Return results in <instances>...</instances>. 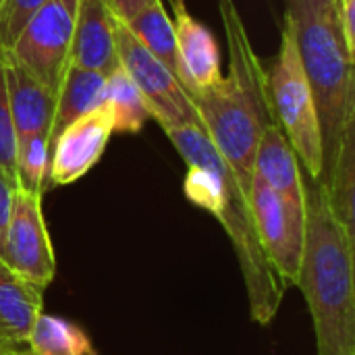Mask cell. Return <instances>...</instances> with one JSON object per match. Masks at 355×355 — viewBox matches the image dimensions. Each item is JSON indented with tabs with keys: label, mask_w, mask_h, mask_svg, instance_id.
<instances>
[{
	"label": "cell",
	"mask_w": 355,
	"mask_h": 355,
	"mask_svg": "<svg viewBox=\"0 0 355 355\" xmlns=\"http://www.w3.org/2000/svg\"><path fill=\"white\" fill-rule=\"evenodd\" d=\"M127 29L141 42V46L154 54L185 87L183 81V69L177 52V42H175V29L171 15L166 12L162 0L152 2L148 8H144L139 15H135L131 21L125 23Z\"/></svg>",
	"instance_id": "e0dca14e"
},
{
	"label": "cell",
	"mask_w": 355,
	"mask_h": 355,
	"mask_svg": "<svg viewBox=\"0 0 355 355\" xmlns=\"http://www.w3.org/2000/svg\"><path fill=\"white\" fill-rule=\"evenodd\" d=\"M48 0H2L0 4V48L8 50L27 19Z\"/></svg>",
	"instance_id": "603a6c76"
},
{
	"label": "cell",
	"mask_w": 355,
	"mask_h": 355,
	"mask_svg": "<svg viewBox=\"0 0 355 355\" xmlns=\"http://www.w3.org/2000/svg\"><path fill=\"white\" fill-rule=\"evenodd\" d=\"M114 42L119 64L131 77L135 87L152 110V119L162 125H200L191 94L181 81L127 29L114 19ZM202 127V125H200Z\"/></svg>",
	"instance_id": "52a82bcc"
},
{
	"label": "cell",
	"mask_w": 355,
	"mask_h": 355,
	"mask_svg": "<svg viewBox=\"0 0 355 355\" xmlns=\"http://www.w3.org/2000/svg\"><path fill=\"white\" fill-rule=\"evenodd\" d=\"M42 304L44 289L21 279L0 260V349H25Z\"/></svg>",
	"instance_id": "9a60e30c"
},
{
	"label": "cell",
	"mask_w": 355,
	"mask_h": 355,
	"mask_svg": "<svg viewBox=\"0 0 355 355\" xmlns=\"http://www.w3.org/2000/svg\"><path fill=\"white\" fill-rule=\"evenodd\" d=\"M0 4H2V0H0Z\"/></svg>",
	"instance_id": "83f0119b"
},
{
	"label": "cell",
	"mask_w": 355,
	"mask_h": 355,
	"mask_svg": "<svg viewBox=\"0 0 355 355\" xmlns=\"http://www.w3.org/2000/svg\"><path fill=\"white\" fill-rule=\"evenodd\" d=\"M15 187L17 185L0 171V254H2V245H4V235H6V227H8L10 210H12Z\"/></svg>",
	"instance_id": "cb8c5ba5"
},
{
	"label": "cell",
	"mask_w": 355,
	"mask_h": 355,
	"mask_svg": "<svg viewBox=\"0 0 355 355\" xmlns=\"http://www.w3.org/2000/svg\"><path fill=\"white\" fill-rule=\"evenodd\" d=\"M104 104L112 112L114 133L135 135L152 119V110L148 102L144 100L141 92L135 87V83L131 81V77L125 73L121 64L106 75Z\"/></svg>",
	"instance_id": "d6986e66"
},
{
	"label": "cell",
	"mask_w": 355,
	"mask_h": 355,
	"mask_svg": "<svg viewBox=\"0 0 355 355\" xmlns=\"http://www.w3.org/2000/svg\"><path fill=\"white\" fill-rule=\"evenodd\" d=\"M152 2H156V0H106L112 17L121 23L131 21L135 15H139L144 8H148Z\"/></svg>",
	"instance_id": "d4e9b609"
},
{
	"label": "cell",
	"mask_w": 355,
	"mask_h": 355,
	"mask_svg": "<svg viewBox=\"0 0 355 355\" xmlns=\"http://www.w3.org/2000/svg\"><path fill=\"white\" fill-rule=\"evenodd\" d=\"M77 6L79 0H48L4 50L54 94L71 64Z\"/></svg>",
	"instance_id": "8992f818"
},
{
	"label": "cell",
	"mask_w": 355,
	"mask_h": 355,
	"mask_svg": "<svg viewBox=\"0 0 355 355\" xmlns=\"http://www.w3.org/2000/svg\"><path fill=\"white\" fill-rule=\"evenodd\" d=\"M0 171L19 187L17 177V135L10 119L6 75H4V50L0 48Z\"/></svg>",
	"instance_id": "7402d4cb"
},
{
	"label": "cell",
	"mask_w": 355,
	"mask_h": 355,
	"mask_svg": "<svg viewBox=\"0 0 355 355\" xmlns=\"http://www.w3.org/2000/svg\"><path fill=\"white\" fill-rule=\"evenodd\" d=\"M27 355H96L94 343L81 327L60 316L40 314L29 331Z\"/></svg>",
	"instance_id": "ac0fdd59"
},
{
	"label": "cell",
	"mask_w": 355,
	"mask_h": 355,
	"mask_svg": "<svg viewBox=\"0 0 355 355\" xmlns=\"http://www.w3.org/2000/svg\"><path fill=\"white\" fill-rule=\"evenodd\" d=\"M229 71L212 87L191 96L202 129L237 175L245 193L254 179V158L262 133L277 123L270 106L266 64L256 54L233 0H218Z\"/></svg>",
	"instance_id": "7a4b0ae2"
},
{
	"label": "cell",
	"mask_w": 355,
	"mask_h": 355,
	"mask_svg": "<svg viewBox=\"0 0 355 355\" xmlns=\"http://www.w3.org/2000/svg\"><path fill=\"white\" fill-rule=\"evenodd\" d=\"M4 75L10 119L15 127L17 141L31 135H48L52 131L56 94L46 87L37 77H33L25 67L4 52Z\"/></svg>",
	"instance_id": "4fadbf2b"
},
{
	"label": "cell",
	"mask_w": 355,
	"mask_h": 355,
	"mask_svg": "<svg viewBox=\"0 0 355 355\" xmlns=\"http://www.w3.org/2000/svg\"><path fill=\"white\" fill-rule=\"evenodd\" d=\"M48 164H50L48 135H31L17 141L19 187L44 196L48 187Z\"/></svg>",
	"instance_id": "44dd1931"
},
{
	"label": "cell",
	"mask_w": 355,
	"mask_h": 355,
	"mask_svg": "<svg viewBox=\"0 0 355 355\" xmlns=\"http://www.w3.org/2000/svg\"><path fill=\"white\" fill-rule=\"evenodd\" d=\"M71 62L102 75H108L119 67L114 17L106 0H79Z\"/></svg>",
	"instance_id": "5bb4252c"
},
{
	"label": "cell",
	"mask_w": 355,
	"mask_h": 355,
	"mask_svg": "<svg viewBox=\"0 0 355 355\" xmlns=\"http://www.w3.org/2000/svg\"><path fill=\"white\" fill-rule=\"evenodd\" d=\"M40 193L15 187L12 210L0 260L21 279L46 289L56 275V258Z\"/></svg>",
	"instance_id": "ba28073f"
},
{
	"label": "cell",
	"mask_w": 355,
	"mask_h": 355,
	"mask_svg": "<svg viewBox=\"0 0 355 355\" xmlns=\"http://www.w3.org/2000/svg\"><path fill=\"white\" fill-rule=\"evenodd\" d=\"M162 131L187 164L185 198L210 212L233 243L252 320L262 327L270 324L277 318L287 287L260 245L245 189L200 125H162Z\"/></svg>",
	"instance_id": "6da1fadb"
},
{
	"label": "cell",
	"mask_w": 355,
	"mask_h": 355,
	"mask_svg": "<svg viewBox=\"0 0 355 355\" xmlns=\"http://www.w3.org/2000/svg\"><path fill=\"white\" fill-rule=\"evenodd\" d=\"M266 83L277 125L291 144L300 166L312 181L322 175V139L314 92L304 73L293 29L283 21L281 44L275 60L266 67Z\"/></svg>",
	"instance_id": "5b68a950"
},
{
	"label": "cell",
	"mask_w": 355,
	"mask_h": 355,
	"mask_svg": "<svg viewBox=\"0 0 355 355\" xmlns=\"http://www.w3.org/2000/svg\"><path fill=\"white\" fill-rule=\"evenodd\" d=\"M104 85H106V75L92 71V69L77 67L73 62L69 64L62 77V83L58 85V92H56V108H54V121H52V131H50V144L75 119L104 104Z\"/></svg>",
	"instance_id": "2e32d148"
},
{
	"label": "cell",
	"mask_w": 355,
	"mask_h": 355,
	"mask_svg": "<svg viewBox=\"0 0 355 355\" xmlns=\"http://www.w3.org/2000/svg\"><path fill=\"white\" fill-rule=\"evenodd\" d=\"M15 355H27V354H25V349H21V352H15Z\"/></svg>",
	"instance_id": "4316f807"
},
{
	"label": "cell",
	"mask_w": 355,
	"mask_h": 355,
	"mask_svg": "<svg viewBox=\"0 0 355 355\" xmlns=\"http://www.w3.org/2000/svg\"><path fill=\"white\" fill-rule=\"evenodd\" d=\"M306 231L300 281L318 355H355V239L333 212L327 187L304 181Z\"/></svg>",
	"instance_id": "3957f363"
},
{
	"label": "cell",
	"mask_w": 355,
	"mask_h": 355,
	"mask_svg": "<svg viewBox=\"0 0 355 355\" xmlns=\"http://www.w3.org/2000/svg\"><path fill=\"white\" fill-rule=\"evenodd\" d=\"M254 177L268 185L300 220H306V187L300 160L277 123L260 137L254 158Z\"/></svg>",
	"instance_id": "7c38bea8"
},
{
	"label": "cell",
	"mask_w": 355,
	"mask_h": 355,
	"mask_svg": "<svg viewBox=\"0 0 355 355\" xmlns=\"http://www.w3.org/2000/svg\"><path fill=\"white\" fill-rule=\"evenodd\" d=\"M248 202L260 245L285 287L297 285L304 252L306 220H300L285 202L258 177L252 179Z\"/></svg>",
	"instance_id": "9c48e42d"
},
{
	"label": "cell",
	"mask_w": 355,
	"mask_h": 355,
	"mask_svg": "<svg viewBox=\"0 0 355 355\" xmlns=\"http://www.w3.org/2000/svg\"><path fill=\"white\" fill-rule=\"evenodd\" d=\"M304 73L314 92L320 139L322 175L327 185L341 144L355 125V54L349 52L339 19L337 0H285Z\"/></svg>",
	"instance_id": "277c9868"
},
{
	"label": "cell",
	"mask_w": 355,
	"mask_h": 355,
	"mask_svg": "<svg viewBox=\"0 0 355 355\" xmlns=\"http://www.w3.org/2000/svg\"><path fill=\"white\" fill-rule=\"evenodd\" d=\"M112 135V112L106 104L67 125L50 144L48 185L64 187L85 177L102 158Z\"/></svg>",
	"instance_id": "30bf717a"
},
{
	"label": "cell",
	"mask_w": 355,
	"mask_h": 355,
	"mask_svg": "<svg viewBox=\"0 0 355 355\" xmlns=\"http://www.w3.org/2000/svg\"><path fill=\"white\" fill-rule=\"evenodd\" d=\"M177 52L183 69L185 89L196 96L220 81V54L212 31L202 25L187 8L185 0H171Z\"/></svg>",
	"instance_id": "8fae6325"
},
{
	"label": "cell",
	"mask_w": 355,
	"mask_h": 355,
	"mask_svg": "<svg viewBox=\"0 0 355 355\" xmlns=\"http://www.w3.org/2000/svg\"><path fill=\"white\" fill-rule=\"evenodd\" d=\"M0 355H15V352H6V349H0Z\"/></svg>",
	"instance_id": "484cf974"
},
{
	"label": "cell",
	"mask_w": 355,
	"mask_h": 355,
	"mask_svg": "<svg viewBox=\"0 0 355 355\" xmlns=\"http://www.w3.org/2000/svg\"><path fill=\"white\" fill-rule=\"evenodd\" d=\"M324 187L335 216L339 218L347 235L355 239V125L347 131L341 144L333 175Z\"/></svg>",
	"instance_id": "ffe728a7"
}]
</instances>
